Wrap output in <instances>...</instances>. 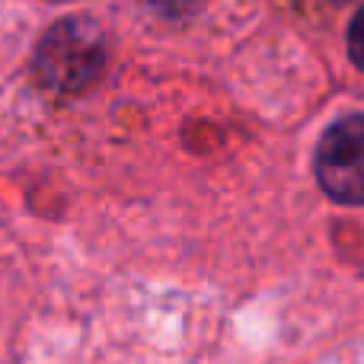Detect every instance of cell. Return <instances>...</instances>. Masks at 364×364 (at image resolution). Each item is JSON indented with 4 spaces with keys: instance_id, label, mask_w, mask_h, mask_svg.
Returning <instances> with one entry per match:
<instances>
[{
    "instance_id": "cell-2",
    "label": "cell",
    "mask_w": 364,
    "mask_h": 364,
    "mask_svg": "<svg viewBox=\"0 0 364 364\" xmlns=\"http://www.w3.org/2000/svg\"><path fill=\"white\" fill-rule=\"evenodd\" d=\"M314 170L333 201L364 205V115H348L323 134Z\"/></svg>"
},
{
    "instance_id": "cell-1",
    "label": "cell",
    "mask_w": 364,
    "mask_h": 364,
    "mask_svg": "<svg viewBox=\"0 0 364 364\" xmlns=\"http://www.w3.org/2000/svg\"><path fill=\"white\" fill-rule=\"evenodd\" d=\"M36 80L51 93H80L106 68V38L90 19H61L36 48Z\"/></svg>"
},
{
    "instance_id": "cell-3",
    "label": "cell",
    "mask_w": 364,
    "mask_h": 364,
    "mask_svg": "<svg viewBox=\"0 0 364 364\" xmlns=\"http://www.w3.org/2000/svg\"><path fill=\"white\" fill-rule=\"evenodd\" d=\"M348 55L364 70V6L355 13L352 26H348Z\"/></svg>"
}]
</instances>
